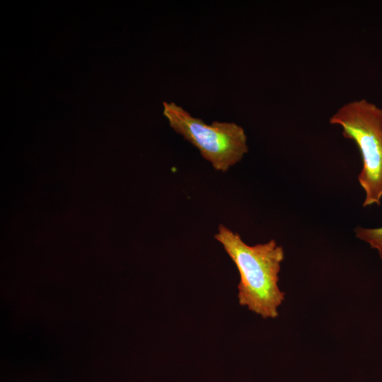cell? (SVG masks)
Here are the masks:
<instances>
[{
  "instance_id": "obj_1",
  "label": "cell",
  "mask_w": 382,
  "mask_h": 382,
  "mask_svg": "<svg viewBox=\"0 0 382 382\" xmlns=\"http://www.w3.org/2000/svg\"><path fill=\"white\" fill-rule=\"evenodd\" d=\"M214 238L222 245L238 269L239 304L264 319L276 318L285 299L278 284L284 259V248L274 239L249 245L238 233L222 224Z\"/></svg>"
},
{
  "instance_id": "obj_2",
  "label": "cell",
  "mask_w": 382,
  "mask_h": 382,
  "mask_svg": "<svg viewBox=\"0 0 382 382\" xmlns=\"http://www.w3.org/2000/svg\"><path fill=\"white\" fill-rule=\"evenodd\" d=\"M340 125L342 135L354 141L361 154L362 168L358 175L364 190V207L380 206L382 199V108L366 99L342 105L329 119Z\"/></svg>"
},
{
  "instance_id": "obj_3",
  "label": "cell",
  "mask_w": 382,
  "mask_h": 382,
  "mask_svg": "<svg viewBox=\"0 0 382 382\" xmlns=\"http://www.w3.org/2000/svg\"><path fill=\"white\" fill-rule=\"evenodd\" d=\"M163 113L170 127L196 147L216 170L227 171L248 151L247 137L235 122L206 124L173 102L163 103Z\"/></svg>"
},
{
  "instance_id": "obj_4",
  "label": "cell",
  "mask_w": 382,
  "mask_h": 382,
  "mask_svg": "<svg viewBox=\"0 0 382 382\" xmlns=\"http://www.w3.org/2000/svg\"><path fill=\"white\" fill-rule=\"evenodd\" d=\"M354 233L357 238L376 250L382 260V227L370 228L357 226Z\"/></svg>"
}]
</instances>
